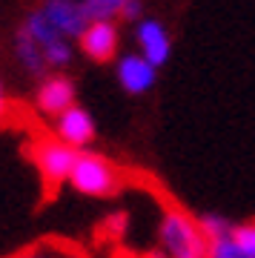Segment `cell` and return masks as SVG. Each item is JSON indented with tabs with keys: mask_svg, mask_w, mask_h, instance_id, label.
Here are the masks:
<instances>
[{
	"mask_svg": "<svg viewBox=\"0 0 255 258\" xmlns=\"http://www.w3.org/2000/svg\"><path fill=\"white\" fill-rule=\"evenodd\" d=\"M161 249L166 258H210V244L204 238L198 221L181 210H166L161 218Z\"/></svg>",
	"mask_w": 255,
	"mask_h": 258,
	"instance_id": "6da1fadb",
	"label": "cell"
},
{
	"mask_svg": "<svg viewBox=\"0 0 255 258\" xmlns=\"http://www.w3.org/2000/svg\"><path fill=\"white\" fill-rule=\"evenodd\" d=\"M129 0H83L81 9L83 15H86V20H112L115 15H120L123 12V6H126Z\"/></svg>",
	"mask_w": 255,
	"mask_h": 258,
	"instance_id": "7c38bea8",
	"label": "cell"
},
{
	"mask_svg": "<svg viewBox=\"0 0 255 258\" xmlns=\"http://www.w3.org/2000/svg\"><path fill=\"white\" fill-rule=\"evenodd\" d=\"M198 227H201V232H204L207 244H212V241H221V238H227V235H232V224H229L227 218L215 215V212H207V215H201Z\"/></svg>",
	"mask_w": 255,
	"mask_h": 258,
	"instance_id": "4fadbf2b",
	"label": "cell"
},
{
	"mask_svg": "<svg viewBox=\"0 0 255 258\" xmlns=\"http://www.w3.org/2000/svg\"><path fill=\"white\" fill-rule=\"evenodd\" d=\"M118 81L129 95H141L152 89L155 83V66L149 63L144 55H126L118 63Z\"/></svg>",
	"mask_w": 255,
	"mask_h": 258,
	"instance_id": "52a82bcc",
	"label": "cell"
},
{
	"mask_svg": "<svg viewBox=\"0 0 255 258\" xmlns=\"http://www.w3.org/2000/svg\"><path fill=\"white\" fill-rule=\"evenodd\" d=\"M26 258H43V255H26Z\"/></svg>",
	"mask_w": 255,
	"mask_h": 258,
	"instance_id": "ffe728a7",
	"label": "cell"
},
{
	"mask_svg": "<svg viewBox=\"0 0 255 258\" xmlns=\"http://www.w3.org/2000/svg\"><path fill=\"white\" fill-rule=\"evenodd\" d=\"M57 141H63L66 147L81 149L95 141V120L86 109L72 106L63 115H57Z\"/></svg>",
	"mask_w": 255,
	"mask_h": 258,
	"instance_id": "5b68a950",
	"label": "cell"
},
{
	"mask_svg": "<svg viewBox=\"0 0 255 258\" xmlns=\"http://www.w3.org/2000/svg\"><path fill=\"white\" fill-rule=\"evenodd\" d=\"M138 43L144 49V57L155 69L166 63V57H169V37H166L164 26L158 20H144L138 26Z\"/></svg>",
	"mask_w": 255,
	"mask_h": 258,
	"instance_id": "9c48e42d",
	"label": "cell"
},
{
	"mask_svg": "<svg viewBox=\"0 0 255 258\" xmlns=\"http://www.w3.org/2000/svg\"><path fill=\"white\" fill-rule=\"evenodd\" d=\"M210 258H244V252L235 247L232 235H227V238L212 241L210 244Z\"/></svg>",
	"mask_w": 255,
	"mask_h": 258,
	"instance_id": "2e32d148",
	"label": "cell"
},
{
	"mask_svg": "<svg viewBox=\"0 0 255 258\" xmlns=\"http://www.w3.org/2000/svg\"><path fill=\"white\" fill-rule=\"evenodd\" d=\"M81 49L98 63L112 60L115 52H118V29L112 26V20H95L83 29Z\"/></svg>",
	"mask_w": 255,
	"mask_h": 258,
	"instance_id": "277c9868",
	"label": "cell"
},
{
	"mask_svg": "<svg viewBox=\"0 0 255 258\" xmlns=\"http://www.w3.org/2000/svg\"><path fill=\"white\" fill-rule=\"evenodd\" d=\"M3 112H6V98H3V86H0V118H3Z\"/></svg>",
	"mask_w": 255,
	"mask_h": 258,
	"instance_id": "d6986e66",
	"label": "cell"
},
{
	"mask_svg": "<svg viewBox=\"0 0 255 258\" xmlns=\"http://www.w3.org/2000/svg\"><path fill=\"white\" fill-rule=\"evenodd\" d=\"M232 241L244 252V258H255V221L232 227Z\"/></svg>",
	"mask_w": 255,
	"mask_h": 258,
	"instance_id": "5bb4252c",
	"label": "cell"
},
{
	"mask_svg": "<svg viewBox=\"0 0 255 258\" xmlns=\"http://www.w3.org/2000/svg\"><path fill=\"white\" fill-rule=\"evenodd\" d=\"M78 155L81 152L66 147L63 141H40L35 147V164L40 169V175L46 178V184H63V181H69Z\"/></svg>",
	"mask_w": 255,
	"mask_h": 258,
	"instance_id": "3957f363",
	"label": "cell"
},
{
	"mask_svg": "<svg viewBox=\"0 0 255 258\" xmlns=\"http://www.w3.org/2000/svg\"><path fill=\"white\" fill-rule=\"evenodd\" d=\"M46 20L57 29L60 37H81L83 29H86V15H83L81 3H72V0H49L43 9Z\"/></svg>",
	"mask_w": 255,
	"mask_h": 258,
	"instance_id": "8992f818",
	"label": "cell"
},
{
	"mask_svg": "<svg viewBox=\"0 0 255 258\" xmlns=\"http://www.w3.org/2000/svg\"><path fill=\"white\" fill-rule=\"evenodd\" d=\"M18 57H20V63L26 66L29 72H43V66H46V60H43V49L37 46L35 40L26 35V29H20L18 32Z\"/></svg>",
	"mask_w": 255,
	"mask_h": 258,
	"instance_id": "8fae6325",
	"label": "cell"
},
{
	"mask_svg": "<svg viewBox=\"0 0 255 258\" xmlns=\"http://www.w3.org/2000/svg\"><path fill=\"white\" fill-rule=\"evenodd\" d=\"M120 15H123L126 20H135L138 15H141V3H138V0H129L126 6H123V12H120Z\"/></svg>",
	"mask_w": 255,
	"mask_h": 258,
	"instance_id": "ac0fdd59",
	"label": "cell"
},
{
	"mask_svg": "<svg viewBox=\"0 0 255 258\" xmlns=\"http://www.w3.org/2000/svg\"><path fill=\"white\" fill-rule=\"evenodd\" d=\"M43 60L49 66H66L72 60V49L66 46V40L60 37V40H55V43H49V46L43 49Z\"/></svg>",
	"mask_w": 255,
	"mask_h": 258,
	"instance_id": "9a60e30c",
	"label": "cell"
},
{
	"mask_svg": "<svg viewBox=\"0 0 255 258\" xmlns=\"http://www.w3.org/2000/svg\"><path fill=\"white\" fill-rule=\"evenodd\" d=\"M26 35L35 40L40 49H46L49 43H55V40H60V35H57V29L46 20V15L43 12H35V15H29V20H26Z\"/></svg>",
	"mask_w": 255,
	"mask_h": 258,
	"instance_id": "30bf717a",
	"label": "cell"
},
{
	"mask_svg": "<svg viewBox=\"0 0 255 258\" xmlns=\"http://www.w3.org/2000/svg\"><path fill=\"white\" fill-rule=\"evenodd\" d=\"M106 227H109V230H115V232H120L123 227H126V215H123V212H115V215H109Z\"/></svg>",
	"mask_w": 255,
	"mask_h": 258,
	"instance_id": "e0dca14e",
	"label": "cell"
},
{
	"mask_svg": "<svg viewBox=\"0 0 255 258\" xmlns=\"http://www.w3.org/2000/svg\"><path fill=\"white\" fill-rule=\"evenodd\" d=\"M69 184L83 195H92V198H109V195L118 192L120 186V175L118 169L103 161L100 155H92V152H81L78 161H75V169L69 175Z\"/></svg>",
	"mask_w": 255,
	"mask_h": 258,
	"instance_id": "7a4b0ae2",
	"label": "cell"
},
{
	"mask_svg": "<svg viewBox=\"0 0 255 258\" xmlns=\"http://www.w3.org/2000/svg\"><path fill=\"white\" fill-rule=\"evenodd\" d=\"M37 106L46 115H63L75 106V83L69 78H49L37 89Z\"/></svg>",
	"mask_w": 255,
	"mask_h": 258,
	"instance_id": "ba28073f",
	"label": "cell"
}]
</instances>
